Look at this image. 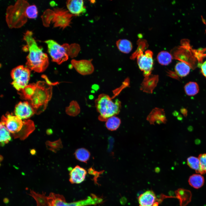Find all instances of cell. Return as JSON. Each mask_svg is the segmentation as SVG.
I'll return each mask as SVG.
<instances>
[{
	"label": "cell",
	"mask_w": 206,
	"mask_h": 206,
	"mask_svg": "<svg viewBox=\"0 0 206 206\" xmlns=\"http://www.w3.org/2000/svg\"><path fill=\"white\" fill-rule=\"evenodd\" d=\"M175 70L177 74L179 77H183L188 75L190 70V66L183 62H178L175 67Z\"/></svg>",
	"instance_id": "17"
},
{
	"label": "cell",
	"mask_w": 206,
	"mask_h": 206,
	"mask_svg": "<svg viewBox=\"0 0 206 206\" xmlns=\"http://www.w3.org/2000/svg\"><path fill=\"white\" fill-rule=\"evenodd\" d=\"M14 113L15 115L21 120L28 119L35 114L32 107L27 101L20 102L17 104Z\"/></svg>",
	"instance_id": "11"
},
{
	"label": "cell",
	"mask_w": 206,
	"mask_h": 206,
	"mask_svg": "<svg viewBox=\"0 0 206 206\" xmlns=\"http://www.w3.org/2000/svg\"><path fill=\"white\" fill-rule=\"evenodd\" d=\"M45 42L53 62L60 64L68 60L69 56L64 44L61 45L52 40H46Z\"/></svg>",
	"instance_id": "8"
},
{
	"label": "cell",
	"mask_w": 206,
	"mask_h": 206,
	"mask_svg": "<svg viewBox=\"0 0 206 206\" xmlns=\"http://www.w3.org/2000/svg\"><path fill=\"white\" fill-rule=\"evenodd\" d=\"M1 122L4 124L15 138L24 140L35 129L34 124L32 120L23 121L16 116L9 113L2 117Z\"/></svg>",
	"instance_id": "2"
},
{
	"label": "cell",
	"mask_w": 206,
	"mask_h": 206,
	"mask_svg": "<svg viewBox=\"0 0 206 206\" xmlns=\"http://www.w3.org/2000/svg\"><path fill=\"white\" fill-rule=\"evenodd\" d=\"M173 56L168 52L162 51L158 54L157 59L158 62L163 65H167L172 62Z\"/></svg>",
	"instance_id": "22"
},
{
	"label": "cell",
	"mask_w": 206,
	"mask_h": 206,
	"mask_svg": "<svg viewBox=\"0 0 206 206\" xmlns=\"http://www.w3.org/2000/svg\"><path fill=\"white\" fill-rule=\"evenodd\" d=\"M187 165L190 168L195 170L197 173H200V162L198 158L191 156L187 158Z\"/></svg>",
	"instance_id": "29"
},
{
	"label": "cell",
	"mask_w": 206,
	"mask_h": 206,
	"mask_svg": "<svg viewBox=\"0 0 206 206\" xmlns=\"http://www.w3.org/2000/svg\"><path fill=\"white\" fill-rule=\"evenodd\" d=\"M159 203L158 202H154L152 206H158Z\"/></svg>",
	"instance_id": "35"
},
{
	"label": "cell",
	"mask_w": 206,
	"mask_h": 206,
	"mask_svg": "<svg viewBox=\"0 0 206 206\" xmlns=\"http://www.w3.org/2000/svg\"><path fill=\"white\" fill-rule=\"evenodd\" d=\"M201 69L202 74L206 78V61L201 65Z\"/></svg>",
	"instance_id": "33"
},
{
	"label": "cell",
	"mask_w": 206,
	"mask_h": 206,
	"mask_svg": "<svg viewBox=\"0 0 206 206\" xmlns=\"http://www.w3.org/2000/svg\"><path fill=\"white\" fill-rule=\"evenodd\" d=\"M29 4L27 1H17L14 5L8 6L6 12V20L10 28L21 27L27 21L26 11Z\"/></svg>",
	"instance_id": "5"
},
{
	"label": "cell",
	"mask_w": 206,
	"mask_h": 206,
	"mask_svg": "<svg viewBox=\"0 0 206 206\" xmlns=\"http://www.w3.org/2000/svg\"><path fill=\"white\" fill-rule=\"evenodd\" d=\"M74 16L68 10L57 8H54V10L46 9L41 17L44 26L49 27L52 23L54 27H59L63 29L70 26L72 17Z\"/></svg>",
	"instance_id": "4"
},
{
	"label": "cell",
	"mask_w": 206,
	"mask_h": 206,
	"mask_svg": "<svg viewBox=\"0 0 206 206\" xmlns=\"http://www.w3.org/2000/svg\"><path fill=\"white\" fill-rule=\"evenodd\" d=\"M116 44L118 49L124 53H129L132 48V43L126 39H118L116 41Z\"/></svg>",
	"instance_id": "20"
},
{
	"label": "cell",
	"mask_w": 206,
	"mask_h": 206,
	"mask_svg": "<svg viewBox=\"0 0 206 206\" xmlns=\"http://www.w3.org/2000/svg\"><path fill=\"white\" fill-rule=\"evenodd\" d=\"M147 120L151 124L165 123L166 119L163 111L160 110H155L152 112L147 118Z\"/></svg>",
	"instance_id": "16"
},
{
	"label": "cell",
	"mask_w": 206,
	"mask_h": 206,
	"mask_svg": "<svg viewBox=\"0 0 206 206\" xmlns=\"http://www.w3.org/2000/svg\"><path fill=\"white\" fill-rule=\"evenodd\" d=\"M121 124L120 119L117 117L113 116L108 118L106 121L107 128L111 131L115 130L119 127Z\"/></svg>",
	"instance_id": "26"
},
{
	"label": "cell",
	"mask_w": 206,
	"mask_h": 206,
	"mask_svg": "<svg viewBox=\"0 0 206 206\" xmlns=\"http://www.w3.org/2000/svg\"><path fill=\"white\" fill-rule=\"evenodd\" d=\"M46 145L49 149L54 152L61 148L62 147V142L61 140H59L53 142L49 141L47 142Z\"/></svg>",
	"instance_id": "31"
},
{
	"label": "cell",
	"mask_w": 206,
	"mask_h": 206,
	"mask_svg": "<svg viewBox=\"0 0 206 206\" xmlns=\"http://www.w3.org/2000/svg\"><path fill=\"white\" fill-rule=\"evenodd\" d=\"M0 144L3 146L11 140L10 133L3 122H0Z\"/></svg>",
	"instance_id": "21"
},
{
	"label": "cell",
	"mask_w": 206,
	"mask_h": 206,
	"mask_svg": "<svg viewBox=\"0 0 206 206\" xmlns=\"http://www.w3.org/2000/svg\"><path fill=\"white\" fill-rule=\"evenodd\" d=\"M23 39L26 43V45L23 47V50L29 52L26 57V67L29 70L37 72L44 71L49 64L47 54L44 53L42 49L37 45L33 37L32 31H27L23 35Z\"/></svg>",
	"instance_id": "1"
},
{
	"label": "cell",
	"mask_w": 206,
	"mask_h": 206,
	"mask_svg": "<svg viewBox=\"0 0 206 206\" xmlns=\"http://www.w3.org/2000/svg\"><path fill=\"white\" fill-rule=\"evenodd\" d=\"M92 60L73 59L71 64L76 71L82 75H89L94 71V67L92 62Z\"/></svg>",
	"instance_id": "10"
},
{
	"label": "cell",
	"mask_w": 206,
	"mask_h": 206,
	"mask_svg": "<svg viewBox=\"0 0 206 206\" xmlns=\"http://www.w3.org/2000/svg\"><path fill=\"white\" fill-rule=\"evenodd\" d=\"M153 55L152 52L150 50H147L144 53L140 49L136 56L138 66L145 76H149L153 69Z\"/></svg>",
	"instance_id": "9"
},
{
	"label": "cell",
	"mask_w": 206,
	"mask_h": 206,
	"mask_svg": "<svg viewBox=\"0 0 206 206\" xmlns=\"http://www.w3.org/2000/svg\"><path fill=\"white\" fill-rule=\"evenodd\" d=\"M66 3L68 11L75 16L79 15L86 11L83 0H69Z\"/></svg>",
	"instance_id": "13"
},
{
	"label": "cell",
	"mask_w": 206,
	"mask_h": 206,
	"mask_svg": "<svg viewBox=\"0 0 206 206\" xmlns=\"http://www.w3.org/2000/svg\"><path fill=\"white\" fill-rule=\"evenodd\" d=\"M26 14L27 17L35 19L37 17L38 11L36 6L34 5L29 6L26 9Z\"/></svg>",
	"instance_id": "30"
},
{
	"label": "cell",
	"mask_w": 206,
	"mask_h": 206,
	"mask_svg": "<svg viewBox=\"0 0 206 206\" xmlns=\"http://www.w3.org/2000/svg\"><path fill=\"white\" fill-rule=\"evenodd\" d=\"M36 84L34 92L29 100L35 113L39 114L45 109L52 94V87L50 82L39 81Z\"/></svg>",
	"instance_id": "3"
},
{
	"label": "cell",
	"mask_w": 206,
	"mask_h": 206,
	"mask_svg": "<svg viewBox=\"0 0 206 206\" xmlns=\"http://www.w3.org/2000/svg\"><path fill=\"white\" fill-rule=\"evenodd\" d=\"M74 155L76 159L84 163H87L90 156L89 151L84 148H80L77 149Z\"/></svg>",
	"instance_id": "24"
},
{
	"label": "cell",
	"mask_w": 206,
	"mask_h": 206,
	"mask_svg": "<svg viewBox=\"0 0 206 206\" xmlns=\"http://www.w3.org/2000/svg\"><path fill=\"white\" fill-rule=\"evenodd\" d=\"M185 93L189 96H193L199 92V86L196 82H190L185 84L184 87Z\"/></svg>",
	"instance_id": "28"
},
{
	"label": "cell",
	"mask_w": 206,
	"mask_h": 206,
	"mask_svg": "<svg viewBox=\"0 0 206 206\" xmlns=\"http://www.w3.org/2000/svg\"><path fill=\"white\" fill-rule=\"evenodd\" d=\"M11 75L13 86L18 91H20L28 85L30 76V70L22 65L18 66L11 71Z\"/></svg>",
	"instance_id": "7"
},
{
	"label": "cell",
	"mask_w": 206,
	"mask_h": 206,
	"mask_svg": "<svg viewBox=\"0 0 206 206\" xmlns=\"http://www.w3.org/2000/svg\"><path fill=\"white\" fill-rule=\"evenodd\" d=\"M140 206H152L156 200L154 193L148 191L140 195L138 198Z\"/></svg>",
	"instance_id": "14"
},
{
	"label": "cell",
	"mask_w": 206,
	"mask_h": 206,
	"mask_svg": "<svg viewBox=\"0 0 206 206\" xmlns=\"http://www.w3.org/2000/svg\"><path fill=\"white\" fill-rule=\"evenodd\" d=\"M64 44L69 56L72 58L76 57L80 51V47L78 44L74 43L69 45L66 43Z\"/></svg>",
	"instance_id": "27"
},
{
	"label": "cell",
	"mask_w": 206,
	"mask_h": 206,
	"mask_svg": "<svg viewBox=\"0 0 206 206\" xmlns=\"http://www.w3.org/2000/svg\"><path fill=\"white\" fill-rule=\"evenodd\" d=\"M190 185L193 187L198 189L203 185L204 179L200 174H194L190 176L188 180Z\"/></svg>",
	"instance_id": "19"
},
{
	"label": "cell",
	"mask_w": 206,
	"mask_h": 206,
	"mask_svg": "<svg viewBox=\"0 0 206 206\" xmlns=\"http://www.w3.org/2000/svg\"><path fill=\"white\" fill-rule=\"evenodd\" d=\"M69 180L72 184H80L84 181L87 174L86 171L81 167L76 165L73 168H69Z\"/></svg>",
	"instance_id": "12"
},
{
	"label": "cell",
	"mask_w": 206,
	"mask_h": 206,
	"mask_svg": "<svg viewBox=\"0 0 206 206\" xmlns=\"http://www.w3.org/2000/svg\"><path fill=\"white\" fill-rule=\"evenodd\" d=\"M36 88V84L28 85L21 90L20 96L23 99L29 100L33 95Z\"/></svg>",
	"instance_id": "25"
},
{
	"label": "cell",
	"mask_w": 206,
	"mask_h": 206,
	"mask_svg": "<svg viewBox=\"0 0 206 206\" xmlns=\"http://www.w3.org/2000/svg\"><path fill=\"white\" fill-rule=\"evenodd\" d=\"M127 202V199L125 197H123L120 199V202L122 205H125Z\"/></svg>",
	"instance_id": "34"
},
{
	"label": "cell",
	"mask_w": 206,
	"mask_h": 206,
	"mask_svg": "<svg viewBox=\"0 0 206 206\" xmlns=\"http://www.w3.org/2000/svg\"><path fill=\"white\" fill-rule=\"evenodd\" d=\"M95 104L100 114L98 119L102 121H106L109 118L118 114L121 107V103L118 100L113 102L112 98L104 94L98 96L95 100Z\"/></svg>",
	"instance_id": "6"
},
{
	"label": "cell",
	"mask_w": 206,
	"mask_h": 206,
	"mask_svg": "<svg viewBox=\"0 0 206 206\" xmlns=\"http://www.w3.org/2000/svg\"><path fill=\"white\" fill-rule=\"evenodd\" d=\"M80 111V108L78 102L76 101H71L69 105L66 108V112L69 115L75 116L78 115Z\"/></svg>",
	"instance_id": "23"
},
{
	"label": "cell",
	"mask_w": 206,
	"mask_h": 206,
	"mask_svg": "<svg viewBox=\"0 0 206 206\" xmlns=\"http://www.w3.org/2000/svg\"><path fill=\"white\" fill-rule=\"evenodd\" d=\"M198 158L200 162V174H205L206 173V153L200 154Z\"/></svg>",
	"instance_id": "32"
},
{
	"label": "cell",
	"mask_w": 206,
	"mask_h": 206,
	"mask_svg": "<svg viewBox=\"0 0 206 206\" xmlns=\"http://www.w3.org/2000/svg\"><path fill=\"white\" fill-rule=\"evenodd\" d=\"M175 193L176 198L179 200L181 206H185L190 201L191 194L189 191L179 189Z\"/></svg>",
	"instance_id": "15"
},
{
	"label": "cell",
	"mask_w": 206,
	"mask_h": 206,
	"mask_svg": "<svg viewBox=\"0 0 206 206\" xmlns=\"http://www.w3.org/2000/svg\"><path fill=\"white\" fill-rule=\"evenodd\" d=\"M45 193H43L42 194H40L30 190L29 195L35 200L37 206H48V197L45 195Z\"/></svg>",
	"instance_id": "18"
}]
</instances>
